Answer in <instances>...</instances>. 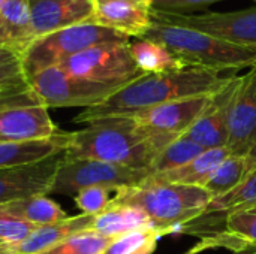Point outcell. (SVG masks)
Wrapping results in <instances>:
<instances>
[{
    "instance_id": "cell-1",
    "label": "cell",
    "mask_w": 256,
    "mask_h": 254,
    "mask_svg": "<svg viewBox=\"0 0 256 254\" xmlns=\"http://www.w3.org/2000/svg\"><path fill=\"white\" fill-rule=\"evenodd\" d=\"M236 75H224L222 72L196 66L164 73H144L118 88L105 102L81 111L74 118V123L90 124L105 118L130 115L170 102L213 96L228 87Z\"/></svg>"
},
{
    "instance_id": "cell-2",
    "label": "cell",
    "mask_w": 256,
    "mask_h": 254,
    "mask_svg": "<svg viewBox=\"0 0 256 254\" xmlns=\"http://www.w3.org/2000/svg\"><path fill=\"white\" fill-rule=\"evenodd\" d=\"M172 141L150 135L130 118L114 117L70 132L66 156L152 172L156 156Z\"/></svg>"
},
{
    "instance_id": "cell-3",
    "label": "cell",
    "mask_w": 256,
    "mask_h": 254,
    "mask_svg": "<svg viewBox=\"0 0 256 254\" xmlns=\"http://www.w3.org/2000/svg\"><path fill=\"white\" fill-rule=\"evenodd\" d=\"M213 196L198 186H180L144 181L135 187L116 190L110 205L134 207L141 210L152 226L164 237L176 229L198 220Z\"/></svg>"
},
{
    "instance_id": "cell-4",
    "label": "cell",
    "mask_w": 256,
    "mask_h": 254,
    "mask_svg": "<svg viewBox=\"0 0 256 254\" xmlns=\"http://www.w3.org/2000/svg\"><path fill=\"white\" fill-rule=\"evenodd\" d=\"M142 37L165 45L188 66L225 72L254 67L256 64V48L228 43L206 33L168 24L153 16L150 28Z\"/></svg>"
},
{
    "instance_id": "cell-5",
    "label": "cell",
    "mask_w": 256,
    "mask_h": 254,
    "mask_svg": "<svg viewBox=\"0 0 256 254\" xmlns=\"http://www.w3.org/2000/svg\"><path fill=\"white\" fill-rule=\"evenodd\" d=\"M130 37L93 24H78L34 39L20 55L22 73L28 81L32 76L52 66H58L66 58L88 48L108 43H129Z\"/></svg>"
},
{
    "instance_id": "cell-6",
    "label": "cell",
    "mask_w": 256,
    "mask_h": 254,
    "mask_svg": "<svg viewBox=\"0 0 256 254\" xmlns=\"http://www.w3.org/2000/svg\"><path fill=\"white\" fill-rule=\"evenodd\" d=\"M28 87L45 108H90L105 102L126 84H100L76 78L60 66L40 70L28 81Z\"/></svg>"
},
{
    "instance_id": "cell-7",
    "label": "cell",
    "mask_w": 256,
    "mask_h": 254,
    "mask_svg": "<svg viewBox=\"0 0 256 254\" xmlns=\"http://www.w3.org/2000/svg\"><path fill=\"white\" fill-rule=\"evenodd\" d=\"M150 174L152 172L146 169H134L92 159L69 157L64 153L50 193L76 195L80 190L93 186L110 187L112 190L135 187L142 184Z\"/></svg>"
},
{
    "instance_id": "cell-8",
    "label": "cell",
    "mask_w": 256,
    "mask_h": 254,
    "mask_svg": "<svg viewBox=\"0 0 256 254\" xmlns=\"http://www.w3.org/2000/svg\"><path fill=\"white\" fill-rule=\"evenodd\" d=\"M72 76L100 84H128L144 75L135 64L129 43H108L88 48L58 64Z\"/></svg>"
},
{
    "instance_id": "cell-9",
    "label": "cell",
    "mask_w": 256,
    "mask_h": 254,
    "mask_svg": "<svg viewBox=\"0 0 256 254\" xmlns=\"http://www.w3.org/2000/svg\"><path fill=\"white\" fill-rule=\"evenodd\" d=\"M152 16L168 24L206 33L228 43L256 48V7L236 12H207L201 15L152 9Z\"/></svg>"
},
{
    "instance_id": "cell-10",
    "label": "cell",
    "mask_w": 256,
    "mask_h": 254,
    "mask_svg": "<svg viewBox=\"0 0 256 254\" xmlns=\"http://www.w3.org/2000/svg\"><path fill=\"white\" fill-rule=\"evenodd\" d=\"M228 129L230 154L246 157L256 142V64L234 82Z\"/></svg>"
},
{
    "instance_id": "cell-11",
    "label": "cell",
    "mask_w": 256,
    "mask_h": 254,
    "mask_svg": "<svg viewBox=\"0 0 256 254\" xmlns=\"http://www.w3.org/2000/svg\"><path fill=\"white\" fill-rule=\"evenodd\" d=\"M64 153L36 163L0 169V205L50 193Z\"/></svg>"
},
{
    "instance_id": "cell-12",
    "label": "cell",
    "mask_w": 256,
    "mask_h": 254,
    "mask_svg": "<svg viewBox=\"0 0 256 254\" xmlns=\"http://www.w3.org/2000/svg\"><path fill=\"white\" fill-rule=\"evenodd\" d=\"M210 97L212 96H204L170 102L124 117L134 120L150 135L176 139L192 126V123L208 105Z\"/></svg>"
},
{
    "instance_id": "cell-13",
    "label": "cell",
    "mask_w": 256,
    "mask_h": 254,
    "mask_svg": "<svg viewBox=\"0 0 256 254\" xmlns=\"http://www.w3.org/2000/svg\"><path fill=\"white\" fill-rule=\"evenodd\" d=\"M58 132L44 105L0 106V142L46 139Z\"/></svg>"
},
{
    "instance_id": "cell-14",
    "label": "cell",
    "mask_w": 256,
    "mask_h": 254,
    "mask_svg": "<svg viewBox=\"0 0 256 254\" xmlns=\"http://www.w3.org/2000/svg\"><path fill=\"white\" fill-rule=\"evenodd\" d=\"M34 37L92 21L96 0H28Z\"/></svg>"
},
{
    "instance_id": "cell-15",
    "label": "cell",
    "mask_w": 256,
    "mask_h": 254,
    "mask_svg": "<svg viewBox=\"0 0 256 254\" xmlns=\"http://www.w3.org/2000/svg\"><path fill=\"white\" fill-rule=\"evenodd\" d=\"M236 79L237 76L228 87L210 97V102L206 109L198 115V118L182 136L200 144L204 150L226 147L230 135V103Z\"/></svg>"
},
{
    "instance_id": "cell-16",
    "label": "cell",
    "mask_w": 256,
    "mask_h": 254,
    "mask_svg": "<svg viewBox=\"0 0 256 254\" xmlns=\"http://www.w3.org/2000/svg\"><path fill=\"white\" fill-rule=\"evenodd\" d=\"M90 22L129 37H142L152 25V4L138 0L96 1Z\"/></svg>"
},
{
    "instance_id": "cell-17",
    "label": "cell",
    "mask_w": 256,
    "mask_h": 254,
    "mask_svg": "<svg viewBox=\"0 0 256 254\" xmlns=\"http://www.w3.org/2000/svg\"><path fill=\"white\" fill-rule=\"evenodd\" d=\"M224 231L201 241L196 250L222 247L236 252L256 250V202L234 208L224 214Z\"/></svg>"
},
{
    "instance_id": "cell-18",
    "label": "cell",
    "mask_w": 256,
    "mask_h": 254,
    "mask_svg": "<svg viewBox=\"0 0 256 254\" xmlns=\"http://www.w3.org/2000/svg\"><path fill=\"white\" fill-rule=\"evenodd\" d=\"M93 216L80 214L68 217L58 223L45 225L36 228L28 238L18 244H6L4 254H39L50 247L58 244L60 241L92 229Z\"/></svg>"
},
{
    "instance_id": "cell-19",
    "label": "cell",
    "mask_w": 256,
    "mask_h": 254,
    "mask_svg": "<svg viewBox=\"0 0 256 254\" xmlns=\"http://www.w3.org/2000/svg\"><path fill=\"white\" fill-rule=\"evenodd\" d=\"M34 39L28 0H4L0 7V48L21 55Z\"/></svg>"
},
{
    "instance_id": "cell-20",
    "label": "cell",
    "mask_w": 256,
    "mask_h": 254,
    "mask_svg": "<svg viewBox=\"0 0 256 254\" xmlns=\"http://www.w3.org/2000/svg\"><path fill=\"white\" fill-rule=\"evenodd\" d=\"M70 142V132H58L46 139L24 142H0V169L30 165L66 151Z\"/></svg>"
},
{
    "instance_id": "cell-21",
    "label": "cell",
    "mask_w": 256,
    "mask_h": 254,
    "mask_svg": "<svg viewBox=\"0 0 256 254\" xmlns=\"http://www.w3.org/2000/svg\"><path fill=\"white\" fill-rule=\"evenodd\" d=\"M226 147L206 150L198 157L192 159L186 165L170 169L165 172L150 174L147 181L150 183H165V184H180V186H198L202 187L208 175L226 159L230 157Z\"/></svg>"
},
{
    "instance_id": "cell-22",
    "label": "cell",
    "mask_w": 256,
    "mask_h": 254,
    "mask_svg": "<svg viewBox=\"0 0 256 254\" xmlns=\"http://www.w3.org/2000/svg\"><path fill=\"white\" fill-rule=\"evenodd\" d=\"M129 51L142 73H164L188 67V64L165 45L152 39L135 37L129 42Z\"/></svg>"
},
{
    "instance_id": "cell-23",
    "label": "cell",
    "mask_w": 256,
    "mask_h": 254,
    "mask_svg": "<svg viewBox=\"0 0 256 254\" xmlns=\"http://www.w3.org/2000/svg\"><path fill=\"white\" fill-rule=\"evenodd\" d=\"M153 228L150 219L138 208L110 205L104 213L93 217L92 229L93 232L105 238H117L135 229Z\"/></svg>"
},
{
    "instance_id": "cell-24",
    "label": "cell",
    "mask_w": 256,
    "mask_h": 254,
    "mask_svg": "<svg viewBox=\"0 0 256 254\" xmlns=\"http://www.w3.org/2000/svg\"><path fill=\"white\" fill-rule=\"evenodd\" d=\"M0 207L4 208L8 213L16 216L18 219L26 220L34 226H45V225L58 223V222L69 217L64 213V210L57 202L50 199L46 195L14 201L9 204H3Z\"/></svg>"
},
{
    "instance_id": "cell-25",
    "label": "cell",
    "mask_w": 256,
    "mask_h": 254,
    "mask_svg": "<svg viewBox=\"0 0 256 254\" xmlns=\"http://www.w3.org/2000/svg\"><path fill=\"white\" fill-rule=\"evenodd\" d=\"M246 177V157L230 156L226 157L204 181L206 189L213 199L220 198L236 189Z\"/></svg>"
},
{
    "instance_id": "cell-26",
    "label": "cell",
    "mask_w": 256,
    "mask_h": 254,
    "mask_svg": "<svg viewBox=\"0 0 256 254\" xmlns=\"http://www.w3.org/2000/svg\"><path fill=\"white\" fill-rule=\"evenodd\" d=\"M162 237L154 228L135 229L112 238L102 254H153Z\"/></svg>"
},
{
    "instance_id": "cell-27",
    "label": "cell",
    "mask_w": 256,
    "mask_h": 254,
    "mask_svg": "<svg viewBox=\"0 0 256 254\" xmlns=\"http://www.w3.org/2000/svg\"><path fill=\"white\" fill-rule=\"evenodd\" d=\"M204 151L206 150L200 144H196L184 136H178L172 142H170L156 156V159L152 165V174L165 172L170 169L180 168V166L186 165L188 162H190L192 159L198 157Z\"/></svg>"
},
{
    "instance_id": "cell-28",
    "label": "cell",
    "mask_w": 256,
    "mask_h": 254,
    "mask_svg": "<svg viewBox=\"0 0 256 254\" xmlns=\"http://www.w3.org/2000/svg\"><path fill=\"white\" fill-rule=\"evenodd\" d=\"M110 241V238H105L93 231H86L60 241L39 254H102Z\"/></svg>"
},
{
    "instance_id": "cell-29",
    "label": "cell",
    "mask_w": 256,
    "mask_h": 254,
    "mask_svg": "<svg viewBox=\"0 0 256 254\" xmlns=\"http://www.w3.org/2000/svg\"><path fill=\"white\" fill-rule=\"evenodd\" d=\"M256 202V171L249 174L236 189H232L230 193L214 198L204 214H213V213H220L225 214L234 208L249 205Z\"/></svg>"
},
{
    "instance_id": "cell-30",
    "label": "cell",
    "mask_w": 256,
    "mask_h": 254,
    "mask_svg": "<svg viewBox=\"0 0 256 254\" xmlns=\"http://www.w3.org/2000/svg\"><path fill=\"white\" fill-rule=\"evenodd\" d=\"M111 192H116L110 187H102V186H93L80 190L74 196V202L76 208L81 211V214L87 216H98L104 213L111 202Z\"/></svg>"
},
{
    "instance_id": "cell-31",
    "label": "cell",
    "mask_w": 256,
    "mask_h": 254,
    "mask_svg": "<svg viewBox=\"0 0 256 254\" xmlns=\"http://www.w3.org/2000/svg\"><path fill=\"white\" fill-rule=\"evenodd\" d=\"M39 228L26 220L18 219L16 216L8 213L0 207V241L4 244H18L28 238L32 232Z\"/></svg>"
},
{
    "instance_id": "cell-32",
    "label": "cell",
    "mask_w": 256,
    "mask_h": 254,
    "mask_svg": "<svg viewBox=\"0 0 256 254\" xmlns=\"http://www.w3.org/2000/svg\"><path fill=\"white\" fill-rule=\"evenodd\" d=\"M220 0H153L152 9L162 12H177L184 13V10H190L195 7L207 6Z\"/></svg>"
},
{
    "instance_id": "cell-33",
    "label": "cell",
    "mask_w": 256,
    "mask_h": 254,
    "mask_svg": "<svg viewBox=\"0 0 256 254\" xmlns=\"http://www.w3.org/2000/svg\"><path fill=\"white\" fill-rule=\"evenodd\" d=\"M0 84H28L20 60L0 61Z\"/></svg>"
},
{
    "instance_id": "cell-34",
    "label": "cell",
    "mask_w": 256,
    "mask_h": 254,
    "mask_svg": "<svg viewBox=\"0 0 256 254\" xmlns=\"http://www.w3.org/2000/svg\"><path fill=\"white\" fill-rule=\"evenodd\" d=\"M256 171V142L246 156V177ZM244 177V178H246Z\"/></svg>"
},
{
    "instance_id": "cell-35",
    "label": "cell",
    "mask_w": 256,
    "mask_h": 254,
    "mask_svg": "<svg viewBox=\"0 0 256 254\" xmlns=\"http://www.w3.org/2000/svg\"><path fill=\"white\" fill-rule=\"evenodd\" d=\"M12 60H20V55L8 48H0V61H12Z\"/></svg>"
},
{
    "instance_id": "cell-36",
    "label": "cell",
    "mask_w": 256,
    "mask_h": 254,
    "mask_svg": "<svg viewBox=\"0 0 256 254\" xmlns=\"http://www.w3.org/2000/svg\"><path fill=\"white\" fill-rule=\"evenodd\" d=\"M234 254H256L255 249H252V250H243V252H236Z\"/></svg>"
},
{
    "instance_id": "cell-37",
    "label": "cell",
    "mask_w": 256,
    "mask_h": 254,
    "mask_svg": "<svg viewBox=\"0 0 256 254\" xmlns=\"http://www.w3.org/2000/svg\"><path fill=\"white\" fill-rule=\"evenodd\" d=\"M4 247H6V244L3 241H0V254H4Z\"/></svg>"
},
{
    "instance_id": "cell-38",
    "label": "cell",
    "mask_w": 256,
    "mask_h": 254,
    "mask_svg": "<svg viewBox=\"0 0 256 254\" xmlns=\"http://www.w3.org/2000/svg\"><path fill=\"white\" fill-rule=\"evenodd\" d=\"M138 1H142V3H148V4H152V3H153V0H138Z\"/></svg>"
},
{
    "instance_id": "cell-39",
    "label": "cell",
    "mask_w": 256,
    "mask_h": 254,
    "mask_svg": "<svg viewBox=\"0 0 256 254\" xmlns=\"http://www.w3.org/2000/svg\"><path fill=\"white\" fill-rule=\"evenodd\" d=\"M4 3V0H0V7H2V4Z\"/></svg>"
},
{
    "instance_id": "cell-40",
    "label": "cell",
    "mask_w": 256,
    "mask_h": 254,
    "mask_svg": "<svg viewBox=\"0 0 256 254\" xmlns=\"http://www.w3.org/2000/svg\"><path fill=\"white\" fill-rule=\"evenodd\" d=\"M96 1H105V0H96Z\"/></svg>"
},
{
    "instance_id": "cell-41",
    "label": "cell",
    "mask_w": 256,
    "mask_h": 254,
    "mask_svg": "<svg viewBox=\"0 0 256 254\" xmlns=\"http://www.w3.org/2000/svg\"><path fill=\"white\" fill-rule=\"evenodd\" d=\"M255 1H256V0H255Z\"/></svg>"
}]
</instances>
